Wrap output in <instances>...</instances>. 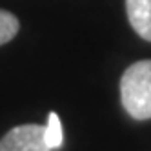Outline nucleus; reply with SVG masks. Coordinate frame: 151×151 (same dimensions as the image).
<instances>
[{
  "label": "nucleus",
  "instance_id": "nucleus-1",
  "mask_svg": "<svg viewBox=\"0 0 151 151\" xmlns=\"http://www.w3.org/2000/svg\"><path fill=\"white\" fill-rule=\"evenodd\" d=\"M120 100L131 118H151V60H138L124 71L120 78Z\"/></svg>",
  "mask_w": 151,
  "mask_h": 151
},
{
  "label": "nucleus",
  "instance_id": "nucleus-3",
  "mask_svg": "<svg viewBox=\"0 0 151 151\" xmlns=\"http://www.w3.org/2000/svg\"><path fill=\"white\" fill-rule=\"evenodd\" d=\"M126 13L135 33L151 42V0H126Z\"/></svg>",
  "mask_w": 151,
  "mask_h": 151
},
{
  "label": "nucleus",
  "instance_id": "nucleus-5",
  "mask_svg": "<svg viewBox=\"0 0 151 151\" xmlns=\"http://www.w3.org/2000/svg\"><path fill=\"white\" fill-rule=\"evenodd\" d=\"M46 142L49 149H58L64 142V133H62V122L55 111H51L47 116V126H46Z\"/></svg>",
  "mask_w": 151,
  "mask_h": 151
},
{
  "label": "nucleus",
  "instance_id": "nucleus-4",
  "mask_svg": "<svg viewBox=\"0 0 151 151\" xmlns=\"http://www.w3.org/2000/svg\"><path fill=\"white\" fill-rule=\"evenodd\" d=\"M20 29V22L18 18L6 11V9H0V46L7 44L9 40H13Z\"/></svg>",
  "mask_w": 151,
  "mask_h": 151
},
{
  "label": "nucleus",
  "instance_id": "nucleus-2",
  "mask_svg": "<svg viewBox=\"0 0 151 151\" xmlns=\"http://www.w3.org/2000/svg\"><path fill=\"white\" fill-rule=\"evenodd\" d=\"M0 151H51L46 142V126L22 124L0 138Z\"/></svg>",
  "mask_w": 151,
  "mask_h": 151
}]
</instances>
